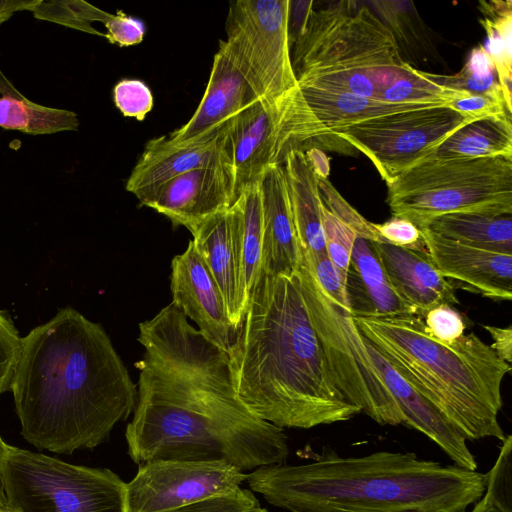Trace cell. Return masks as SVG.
Wrapping results in <instances>:
<instances>
[{
	"label": "cell",
	"mask_w": 512,
	"mask_h": 512,
	"mask_svg": "<svg viewBox=\"0 0 512 512\" xmlns=\"http://www.w3.org/2000/svg\"><path fill=\"white\" fill-rule=\"evenodd\" d=\"M282 166L302 253L307 256L327 253L318 177L307 162L303 150L299 148L287 152Z\"/></svg>",
	"instance_id": "obj_24"
},
{
	"label": "cell",
	"mask_w": 512,
	"mask_h": 512,
	"mask_svg": "<svg viewBox=\"0 0 512 512\" xmlns=\"http://www.w3.org/2000/svg\"><path fill=\"white\" fill-rule=\"evenodd\" d=\"M512 436L502 441L495 464L486 473L484 494L508 510H512Z\"/></svg>",
	"instance_id": "obj_36"
},
{
	"label": "cell",
	"mask_w": 512,
	"mask_h": 512,
	"mask_svg": "<svg viewBox=\"0 0 512 512\" xmlns=\"http://www.w3.org/2000/svg\"><path fill=\"white\" fill-rule=\"evenodd\" d=\"M41 0H0V27L16 12L33 11Z\"/></svg>",
	"instance_id": "obj_47"
},
{
	"label": "cell",
	"mask_w": 512,
	"mask_h": 512,
	"mask_svg": "<svg viewBox=\"0 0 512 512\" xmlns=\"http://www.w3.org/2000/svg\"><path fill=\"white\" fill-rule=\"evenodd\" d=\"M171 270L172 303L227 353L238 328L231 322L220 290L191 240L183 253L173 257Z\"/></svg>",
	"instance_id": "obj_14"
},
{
	"label": "cell",
	"mask_w": 512,
	"mask_h": 512,
	"mask_svg": "<svg viewBox=\"0 0 512 512\" xmlns=\"http://www.w3.org/2000/svg\"><path fill=\"white\" fill-rule=\"evenodd\" d=\"M290 0H237L229 8L219 49L259 98L273 100L298 86L289 38Z\"/></svg>",
	"instance_id": "obj_11"
},
{
	"label": "cell",
	"mask_w": 512,
	"mask_h": 512,
	"mask_svg": "<svg viewBox=\"0 0 512 512\" xmlns=\"http://www.w3.org/2000/svg\"><path fill=\"white\" fill-rule=\"evenodd\" d=\"M235 200L229 168L217 165L197 168L171 179L141 205L190 231L207 217L228 209Z\"/></svg>",
	"instance_id": "obj_15"
},
{
	"label": "cell",
	"mask_w": 512,
	"mask_h": 512,
	"mask_svg": "<svg viewBox=\"0 0 512 512\" xmlns=\"http://www.w3.org/2000/svg\"><path fill=\"white\" fill-rule=\"evenodd\" d=\"M470 512H512L483 493Z\"/></svg>",
	"instance_id": "obj_48"
},
{
	"label": "cell",
	"mask_w": 512,
	"mask_h": 512,
	"mask_svg": "<svg viewBox=\"0 0 512 512\" xmlns=\"http://www.w3.org/2000/svg\"><path fill=\"white\" fill-rule=\"evenodd\" d=\"M405 73L386 88L379 91L376 99L391 103L447 106L470 93L453 90L435 84L422 76L418 69L406 63Z\"/></svg>",
	"instance_id": "obj_32"
},
{
	"label": "cell",
	"mask_w": 512,
	"mask_h": 512,
	"mask_svg": "<svg viewBox=\"0 0 512 512\" xmlns=\"http://www.w3.org/2000/svg\"><path fill=\"white\" fill-rule=\"evenodd\" d=\"M228 209L207 217L190 232L193 236L191 241L220 290L229 318L238 328L246 312L248 297L233 241Z\"/></svg>",
	"instance_id": "obj_22"
},
{
	"label": "cell",
	"mask_w": 512,
	"mask_h": 512,
	"mask_svg": "<svg viewBox=\"0 0 512 512\" xmlns=\"http://www.w3.org/2000/svg\"><path fill=\"white\" fill-rule=\"evenodd\" d=\"M9 390L22 436L58 454L106 441L137 401L104 328L71 307L21 338Z\"/></svg>",
	"instance_id": "obj_2"
},
{
	"label": "cell",
	"mask_w": 512,
	"mask_h": 512,
	"mask_svg": "<svg viewBox=\"0 0 512 512\" xmlns=\"http://www.w3.org/2000/svg\"><path fill=\"white\" fill-rule=\"evenodd\" d=\"M427 332L436 340L452 344L464 335L462 315L451 305L442 304L430 309L423 317Z\"/></svg>",
	"instance_id": "obj_40"
},
{
	"label": "cell",
	"mask_w": 512,
	"mask_h": 512,
	"mask_svg": "<svg viewBox=\"0 0 512 512\" xmlns=\"http://www.w3.org/2000/svg\"><path fill=\"white\" fill-rule=\"evenodd\" d=\"M263 212L262 272L297 271L303 261L282 164L269 166L259 180Z\"/></svg>",
	"instance_id": "obj_20"
},
{
	"label": "cell",
	"mask_w": 512,
	"mask_h": 512,
	"mask_svg": "<svg viewBox=\"0 0 512 512\" xmlns=\"http://www.w3.org/2000/svg\"><path fill=\"white\" fill-rule=\"evenodd\" d=\"M0 512H8V510L5 506L0 505Z\"/></svg>",
	"instance_id": "obj_51"
},
{
	"label": "cell",
	"mask_w": 512,
	"mask_h": 512,
	"mask_svg": "<svg viewBox=\"0 0 512 512\" xmlns=\"http://www.w3.org/2000/svg\"><path fill=\"white\" fill-rule=\"evenodd\" d=\"M8 512H126V482L106 468L11 446L0 451Z\"/></svg>",
	"instance_id": "obj_8"
},
{
	"label": "cell",
	"mask_w": 512,
	"mask_h": 512,
	"mask_svg": "<svg viewBox=\"0 0 512 512\" xmlns=\"http://www.w3.org/2000/svg\"><path fill=\"white\" fill-rule=\"evenodd\" d=\"M126 483V512H171L240 488L247 474L224 460H154Z\"/></svg>",
	"instance_id": "obj_13"
},
{
	"label": "cell",
	"mask_w": 512,
	"mask_h": 512,
	"mask_svg": "<svg viewBox=\"0 0 512 512\" xmlns=\"http://www.w3.org/2000/svg\"><path fill=\"white\" fill-rule=\"evenodd\" d=\"M386 275L396 293L423 318L432 308L459 301L455 285L432 263L428 253L374 242Z\"/></svg>",
	"instance_id": "obj_21"
},
{
	"label": "cell",
	"mask_w": 512,
	"mask_h": 512,
	"mask_svg": "<svg viewBox=\"0 0 512 512\" xmlns=\"http://www.w3.org/2000/svg\"><path fill=\"white\" fill-rule=\"evenodd\" d=\"M334 136L316 117L299 86L273 100L258 99L233 117L224 132V152L239 193L282 164L288 151L313 139Z\"/></svg>",
	"instance_id": "obj_9"
},
{
	"label": "cell",
	"mask_w": 512,
	"mask_h": 512,
	"mask_svg": "<svg viewBox=\"0 0 512 512\" xmlns=\"http://www.w3.org/2000/svg\"><path fill=\"white\" fill-rule=\"evenodd\" d=\"M303 257L318 285L329 300L338 307L349 310L346 277L331 261L327 253ZM351 313V312H350Z\"/></svg>",
	"instance_id": "obj_37"
},
{
	"label": "cell",
	"mask_w": 512,
	"mask_h": 512,
	"mask_svg": "<svg viewBox=\"0 0 512 512\" xmlns=\"http://www.w3.org/2000/svg\"><path fill=\"white\" fill-rule=\"evenodd\" d=\"M352 1L311 7L290 36L299 87L375 98L406 71L397 42L369 8Z\"/></svg>",
	"instance_id": "obj_6"
},
{
	"label": "cell",
	"mask_w": 512,
	"mask_h": 512,
	"mask_svg": "<svg viewBox=\"0 0 512 512\" xmlns=\"http://www.w3.org/2000/svg\"><path fill=\"white\" fill-rule=\"evenodd\" d=\"M322 225L326 252L335 266L346 277L351 251L356 234L334 215L322 203Z\"/></svg>",
	"instance_id": "obj_35"
},
{
	"label": "cell",
	"mask_w": 512,
	"mask_h": 512,
	"mask_svg": "<svg viewBox=\"0 0 512 512\" xmlns=\"http://www.w3.org/2000/svg\"><path fill=\"white\" fill-rule=\"evenodd\" d=\"M115 106L126 117L142 121L153 107L149 87L138 79H123L113 89Z\"/></svg>",
	"instance_id": "obj_38"
},
{
	"label": "cell",
	"mask_w": 512,
	"mask_h": 512,
	"mask_svg": "<svg viewBox=\"0 0 512 512\" xmlns=\"http://www.w3.org/2000/svg\"><path fill=\"white\" fill-rule=\"evenodd\" d=\"M428 255L448 280L493 300L512 299V255L462 244L420 229Z\"/></svg>",
	"instance_id": "obj_16"
},
{
	"label": "cell",
	"mask_w": 512,
	"mask_h": 512,
	"mask_svg": "<svg viewBox=\"0 0 512 512\" xmlns=\"http://www.w3.org/2000/svg\"><path fill=\"white\" fill-rule=\"evenodd\" d=\"M348 306L353 317L416 315L391 285L374 241L356 236L346 276ZM417 316V315H416Z\"/></svg>",
	"instance_id": "obj_23"
},
{
	"label": "cell",
	"mask_w": 512,
	"mask_h": 512,
	"mask_svg": "<svg viewBox=\"0 0 512 512\" xmlns=\"http://www.w3.org/2000/svg\"><path fill=\"white\" fill-rule=\"evenodd\" d=\"M226 125L217 133L190 142H174L168 135L149 140L126 182L127 191L142 203L162 185L188 171L228 167L223 145Z\"/></svg>",
	"instance_id": "obj_17"
},
{
	"label": "cell",
	"mask_w": 512,
	"mask_h": 512,
	"mask_svg": "<svg viewBox=\"0 0 512 512\" xmlns=\"http://www.w3.org/2000/svg\"><path fill=\"white\" fill-rule=\"evenodd\" d=\"M261 99L227 57L218 49L203 97L191 118L168 137L190 142L219 132L233 117Z\"/></svg>",
	"instance_id": "obj_19"
},
{
	"label": "cell",
	"mask_w": 512,
	"mask_h": 512,
	"mask_svg": "<svg viewBox=\"0 0 512 512\" xmlns=\"http://www.w3.org/2000/svg\"><path fill=\"white\" fill-rule=\"evenodd\" d=\"M307 104L332 132L353 124L397 112L431 108L424 104L391 103L353 93L299 87Z\"/></svg>",
	"instance_id": "obj_26"
},
{
	"label": "cell",
	"mask_w": 512,
	"mask_h": 512,
	"mask_svg": "<svg viewBox=\"0 0 512 512\" xmlns=\"http://www.w3.org/2000/svg\"><path fill=\"white\" fill-rule=\"evenodd\" d=\"M0 94L2 96L23 97L14 85L0 71Z\"/></svg>",
	"instance_id": "obj_49"
},
{
	"label": "cell",
	"mask_w": 512,
	"mask_h": 512,
	"mask_svg": "<svg viewBox=\"0 0 512 512\" xmlns=\"http://www.w3.org/2000/svg\"><path fill=\"white\" fill-rule=\"evenodd\" d=\"M483 328L489 332L493 340L490 347L496 353L500 360L511 365L512 363V326L505 328L483 325Z\"/></svg>",
	"instance_id": "obj_45"
},
{
	"label": "cell",
	"mask_w": 512,
	"mask_h": 512,
	"mask_svg": "<svg viewBox=\"0 0 512 512\" xmlns=\"http://www.w3.org/2000/svg\"><path fill=\"white\" fill-rule=\"evenodd\" d=\"M512 157V115L474 120L456 130L426 157L438 160Z\"/></svg>",
	"instance_id": "obj_27"
},
{
	"label": "cell",
	"mask_w": 512,
	"mask_h": 512,
	"mask_svg": "<svg viewBox=\"0 0 512 512\" xmlns=\"http://www.w3.org/2000/svg\"><path fill=\"white\" fill-rule=\"evenodd\" d=\"M246 481L289 512H467L482 497L486 474L413 452L343 457L325 448L312 462L256 468Z\"/></svg>",
	"instance_id": "obj_4"
},
{
	"label": "cell",
	"mask_w": 512,
	"mask_h": 512,
	"mask_svg": "<svg viewBox=\"0 0 512 512\" xmlns=\"http://www.w3.org/2000/svg\"><path fill=\"white\" fill-rule=\"evenodd\" d=\"M424 228L465 245L512 255V214L449 213Z\"/></svg>",
	"instance_id": "obj_28"
},
{
	"label": "cell",
	"mask_w": 512,
	"mask_h": 512,
	"mask_svg": "<svg viewBox=\"0 0 512 512\" xmlns=\"http://www.w3.org/2000/svg\"><path fill=\"white\" fill-rule=\"evenodd\" d=\"M259 512H269V511L265 508H261Z\"/></svg>",
	"instance_id": "obj_52"
},
{
	"label": "cell",
	"mask_w": 512,
	"mask_h": 512,
	"mask_svg": "<svg viewBox=\"0 0 512 512\" xmlns=\"http://www.w3.org/2000/svg\"><path fill=\"white\" fill-rule=\"evenodd\" d=\"M38 19L48 20L86 33L103 36L91 23H105L112 14L107 13L85 1H40L32 11Z\"/></svg>",
	"instance_id": "obj_33"
},
{
	"label": "cell",
	"mask_w": 512,
	"mask_h": 512,
	"mask_svg": "<svg viewBox=\"0 0 512 512\" xmlns=\"http://www.w3.org/2000/svg\"><path fill=\"white\" fill-rule=\"evenodd\" d=\"M360 333L466 439H505L498 414L511 365L476 334L442 343L416 315L353 317Z\"/></svg>",
	"instance_id": "obj_5"
},
{
	"label": "cell",
	"mask_w": 512,
	"mask_h": 512,
	"mask_svg": "<svg viewBox=\"0 0 512 512\" xmlns=\"http://www.w3.org/2000/svg\"><path fill=\"white\" fill-rule=\"evenodd\" d=\"M373 225L384 243L428 253L420 229L412 222L392 217L384 223Z\"/></svg>",
	"instance_id": "obj_42"
},
{
	"label": "cell",
	"mask_w": 512,
	"mask_h": 512,
	"mask_svg": "<svg viewBox=\"0 0 512 512\" xmlns=\"http://www.w3.org/2000/svg\"><path fill=\"white\" fill-rule=\"evenodd\" d=\"M474 120L438 106L373 118L336 129L333 135L364 154L387 183Z\"/></svg>",
	"instance_id": "obj_12"
},
{
	"label": "cell",
	"mask_w": 512,
	"mask_h": 512,
	"mask_svg": "<svg viewBox=\"0 0 512 512\" xmlns=\"http://www.w3.org/2000/svg\"><path fill=\"white\" fill-rule=\"evenodd\" d=\"M483 15L480 23L484 27L491 56L507 107L512 110V1H480Z\"/></svg>",
	"instance_id": "obj_30"
},
{
	"label": "cell",
	"mask_w": 512,
	"mask_h": 512,
	"mask_svg": "<svg viewBox=\"0 0 512 512\" xmlns=\"http://www.w3.org/2000/svg\"><path fill=\"white\" fill-rule=\"evenodd\" d=\"M319 193L324 207L358 237L383 242L372 222L357 212L333 187L328 179H319Z\"/></svg>",
	"instance_id": "obj_34"
},
{
	"label": "cell",
	"mask_w": 512,
	"mask_h": 512,
	"mask_svg": "<svg viewBox=\"0 0 512 512\" xmlns=\"http://www.w3.org/2000/svg\"><path fill=\"white\" fill-rule=\"evenodd\" d=\"M448 107L464 116L481 119L500 114L512 115L503 97L492 95L468 94L448 105Z\"/></svg>",
	"instance_id": "obj_43"
},
{
	"label": "cell",
	"mask_w": 512,
	"mask_h": 512,
	"mask_svg": "<svg viewBox=\"0 0 512 512\" xmlns=\"http://www.w3.org/2000/svg\"><path fill=\"white\" fill-rule=\"evenodd\" d=\"M107 32L105 38L121 47L132 46L142 42L145 34L144 23L123 12H118L104 23Z\"/></svg>",
	"instance_id": "obj_44"
},
{
	"label": "cell",
	"mask_w": 512,
	"mask_h": 512,
	"mask_svg": "<svg viewBox=\"0 0 512 512\" xmlns=\"http://www.w3.org/2000/svg\"><path fill=\"white\" fill-rule=\"evenodd\" d=\"M143 357L137 401L126 427L128 455L154 460H224L242 471L285 463L283 429L253 414L237 395L228 354L172 302L139 323Z\"/></svg>",
	"instance_id": "obj_1"
},
{
	"label": "cell",
	"mask_w": 512,
	"mask_h": 512,
	"mask_svg": "<svg viewBox=\"0 0 512 512\" xmlns=\"http://www.w3.org/2000/svg\"><path fill=\"white\" fill-rule=\"evenodd\" d=\"M227 354L240 400L276 427L309 429L361 413L334 383L299 269L261 273Z\"/></svg>",
	"instance_id": "obj_3"
},
{
	"label": "cell",
	"mask_w": 512,
	"mask_h": 512,
	"mask_svg": "<svg viewBox=\"0 0 512 512\" xmlns=\"http://www.w3.org/2000/svg\"><path fill=\"white\" fill-rule=\"evenodd\" d=\"M426 79L458 91L470 94L501 96L504 98L494 62L483 45L475 47L462 69L452 75L420 71ZM505 100V99H504Z\"/></svg>",
	"instance_id": "obj_31"
},
{
	"label": "cell",
	"mask_w": 512,
	"mask_h": 512,
	"mask_svg": "<svg viewBox=\"0 0 512 512\" xmlns=\"http://www.w3.org/2000/svg\"><path fill=\"white\" fill-rule=\"evenodd\" d=\"M304 295L334 383L347 402L381 425H403L401 413L363 343L352 315L323 293L304 257Z\"/></svg>",
	"instance_id": "obj_10"
},
{
	"label": "cell",
	"mask_w": 512,
	"mask_h": 512,
	"mask_svg": "<svg viewBox=\"0 0 512 512\" xmlns=\"http://www.w3.org/2000/svg\"><path fill=\"white\" fill-rule=\"evenodd\" d=\"M261 508L251 490L239 488L185 505L171 512H259Z\"/></svg>",
	"instance_id": "obj_39"
},
{
	"label": "cell",
	"mask_w": 512,
	"mask_h": 512,
	"mask_svg": "<svg viewBox=\"0 0 512 512\" xmlns=\"http://www.w3.org/2000/svg\"><path fill=\"white\" fill-rule=\"evenodd\" d=\"M386 184L392 217L419 229L449 213L512 214V157H425Z\"/></svg>",
	"instance_id": "obj_7"
},
{
	"label": "cell",
	"mask_w": 512,
	"mask_h": 512,
	"mask_svg": "<svg viewBox=\"0 0 512 512\" xmlns=\"http://www.w3.org/2000/svg\"><path fill=\"white\" fill-rule=\"evenodd\" d=\"M362 338L370 359L401 413L403 425L423 433L434 441L455 465L477 471V462L467 446L466 439L381 352L363 335Z\"/></svg>",
	"instance_id": "obj_18"
},
{
	"label": "cell",
	"mask_w": 512,
	"mask_h": 512,
	"mask_svg": "<svg viewBox=\"0 0 512 512\" xmlns=\"http://www.w3.org/2000/svg\"><path fill=\"white\" fill-rule=\"evenodd\" d=\"M80 121L75 112L37 104L23 97L0 98V127L31 135L77 131Z\"/></svg>",
	"instance_id": "obj_29"
},
{
	"label": "cell",
	"mask_w": 512,
	"mask_h": 512,
	"mask_svg": "<svg viewBox=\"0 0 512 512\" xmlns=\"http://www.w3.org/2000/svg\"><path fill=\"white\" fill-rule=\"evenodd\" d=\"M228 212L242 280L249 298L262 272L263 212L259 181L244 188Z\"/></svg>",
	"instance_id": "obj_25"
},
{
	"label": "cell",
	"mask_w": 512,
	"mask_h": 512,
	"mask_svg": "<svg viewBox=\"0 0 512 512\" xmlns=\"http://www.w3.org/2000/svg\"><path fill=\"white\" fill-rule=\"evenodd\" d=\"M307 162L319 179H328L330 174V161L326 154L317 147L303 150Z\"/></svg>",
	"instance_id": "obj_46"
},
{
	"label": "cell",
	"mask_w": 512,
	"mask_h": 512,
	"mask_svg": "<svg viewBox=\"0 0 512 512\" xmlns=\"http://www.w3.org/2000/svg\"><path fill=\"white\" fill-rule=\"evenodd\" d=\"M21 338L9 314L0 309V395L10 389Z\"/></svg>",
	"instance_id": "obj_41"
},
{
	"label": "cell",
	"mask_w": 512,
	"mask_h": 512,
	"mask_svg": "<svg viewBox=\"0 0 512 512\" xmlns=\"http://www.w3.org/2000/svg\"><path fill=\"white\" fill-rule=\"evenodd\" d=\"M3 443H4V441L2 440V438L0 436V451H1ZM0 505L6 507V500H5V495H4V491L2 488V484H1V479H0Z\"/></svg>",
	"instance_id": "obj_50"
}]
</instances>
